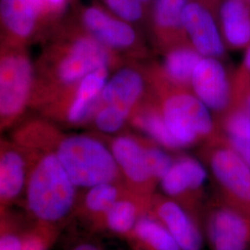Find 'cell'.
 <instances>
[{
	"label": "cell",
	"mask_w": 250,
	"mask_h": 250,
	"mask_svg": "<svg viewBox=\"0 0 250 250\" xmlns=\"http://www.w3.org/2000/svg\"><path fill=\"white\" fill-rule=\"evenodd\" d=\"M26 149L30 157L24 191L27 210L36 224L58 229L74 215L78 188L54 153Z\"/></svg>",
	"instance_id": "cell-1"
},
{
	"label": "cell",
	"mask_w": 250,
	"mask_h": 250,
	"mask_svg": "<svg viewBox=\"0 0 250 250\" xmlns=\"http://www.w3.org/2000/svg\"><path fill=\"white\" fill-rule=\"evenodd\" d=\"M33 149L54 153L78 188L122 182V173L111 150L88 135L72 134L53 140L52 134H36Z\"/></svg>",
	"instance_id": "cell-2"
},
{
	"label": "cell",
	"mask_w": 250,
	"mask_h": 250,
	"mask_svg": "<svg viewBox=\"0 0 250 250\" xmlns=\"http://www.w3.org/2000/svg\"><path fill=\"white\" fill-rule=\"evenodd\" d=\"M161 109L170 134L182 148L200 141L208 143L221 134L210 110L186 88L170 85Z\"/></svg>",
	"instance_id": "cell-3"
},
{
	"label": "cell",
	"mask_w": 250,
	"mask_h": 250,
	"mask_svg": "<svg viewBox=\"0 0 250 250\" xmlns=\"http://www.w3.org/2000/svg\"><path fill=\"white\" fill-rule=\"evenodd\" d=\"M203 158L219 197L250 220V167L222 134L206 143Z\"/></svg>",
	"instance_id": "cell-4"
},
{
	"label": "cell",
	"mask_w": 250,
	"mask_h": 250,
	"mask_svg": "<svg viewBox=\"0 0 250 250\" xmlns=\"http://www.w3.org/2000/svg\"><path fill=\"white\" fill-rule=\"evenodd\" d=\"M34 84V67L26 54L6 51L0 62V115L2 127L23 111Z\"/></svg>",
	"instance_id": "cell-5"
},
{
	"label": "cell",
	"mask_w": 250,
	"mask_h": 250,
	"mask_svg": "<svg viewBox=\"0 0 250 250\" xmlns=\"http://www.w3.org/2000/svg\"><path fill=\"white\" fill-rule=\"evenodd\" d=\"M207 178L208 172L200 161L181 155L173 159L160 186L166 197L178 202L199 222Z\"/></svg>",
	"instance_id": "cell-6"
},
{
	"label": "cell",
	"mask_w": 250,
	"mask_h": 250,
	"mask_svg": "<svg viewBox=\"0 0 250 250\" xmlns=\"http://www.w3.org/2000/svg\"><path fill=\"white\" fill-rule=\"evenodd\" d=\"M205 224L212 250H246L250 243V220L219 196L208 208Z\"/></svg>",
	"instance_id": "cell-7"
},
{
	"label": "cell",
	"mask_w": 250,
	"mask_h": 250,
	"mask_svg": "<svg viewBox=\"0 0 250 250\" xmlns=\"http://www.w3.org/2000/svg\"><path fill=\"white\" fill-rule=\"evenodd\" d=\"M191 87L195 96L217 118L233 106L232 75L219 59L203 57L194 71Z\"/></svg>",
	"instance_id": "cell-8"
},
{
	"label": "cell",
	"mask_w": 250,
	"mask_h": 250,
	"mask_svg": "<svg viewBox=\"0 0 250 250\" xmlns=\"http://www.w3.org/2000/svg\"><path fill=\"white\" fill-rule=\"evenodd\" d=\"M110 63L107 46L93 36L79 37L72 41L56 66L55 75L60 84L72 86L90 72Z\"/></svg>",
	"instance_id": "cell-9"
},
{
	"label": "cell",
	"mask_w": 250,
	"mask_h": 250,
	"mask_svg": "<svg viewBox=\"0 0 250 250\" xmlns=\"http://www.w3.org/2000/svg\"><path fill=\"white\" fill-rule=\"evenodd\" d=\"M110 150L127 188L134 193L153 197L158 183L149 170L145 141L131 135L114 138Z\"/></svg>",
	"instance_id": "cell-10"
},
{
	"label": "cell",
	"mask_w": 250,
	"mask_h": 250,
	"mask_svg": "<svg viewBox=\"0 0 250 250\" xmlns=\"http://www.w3.org/2000/svg\"><path fill=\"white\" fill-rule=\"evenodd\" d=\"M182 22L191 45L202 57L223 59L226 45L219 22L210 9L199 1L188 2Z\"/></svg>",
	"instance_id": "cell-11"
},
{
	"label": "cell",
	"mask_w": 250,
	"mask_h": 250,
	"mask_svg": "<svg viewBox=\"0 0 250 250\" xmlns=\"http://www.w3.org/2000/svg\"><path fill=\"white\" fill-rule=\"evenodd\" d=\"M152 214L168 229L182 250H202L203 236L197 220L180 205L165 195H154Z\"/></svg>",
	"instance_id": "cell-12"
},
{
	"label": "cell",
	"mask_w": 250,
	"mask_h": 250,
	"mask_svg": "<svg viewBox=\"0 0 250 250\" xmlns=\"http://www.w3.org/2000/svg\"><path fill=\"white\" fill-rule=\"evenodd\" d=\"M30 157L26 148L2 142L0 155V206L1 214L16 202L26 188Z\"/></svg>",
	"instance_id": "cell-13"
},
{
	"label": "cell",
	"mask_w": 250,
	"mask_h": 250,
	"mask_svg": "<svg viewBox=\"0 0 250 250\" xmlns=\"http://www.w3.org/2000/svg\"><path fill=\"white\" fill-rule=\"evenodd\" d=\"M153 197L129 191L111 206L99 230H106L127 239L132 234L139 219L150 211Z\"/></svg>",
	"instance_id": "cell-14"
},
{
	"label": "cell",
	"mask_w": 250,
	"mask_h": 250,
	"mask_svg": "<svg viewBox=\"0 0 250 250\" xmlns=\"http://www.w3.org/2000/svg\"><path fill=\"white\" fill-rule=\"evenodd\" d=\"M83 21L91 36L107 48L125 49L136 40L134 29L123 20L109 16L102 9L88 8L83 14Z\"/></svg>",
	"instance_id": "cell-15"
},
{
	"label": "cell",
	"mask_w": 250,
	"mask_h": 250,
	"mask_svg": "<svg viewBox=\"0 0 250 250\" xmlns=\"http://www.w3.org/2000/svg\"><path fill=\"white\" fill-rule=\"evenodd\" d=\"M144 88L145 82L139 72L131 68L122 69L107 81L101 94V106L114 108L129 116Z\"/></svg>",
	"instance_id": "cell-16"
},
{
	"label": "cell",
	"mask_w": 250,
	"mask_h": 250,
	"mask_svg": "<svg viewBox=\"0 0 250 250\" xmlns=\"http://www.w3.org/2000/svg\"><path fill=\"white\" fill-rule=\"evenodd\" d=\"M218 22L227 47L239 50L250 46V2L247 0H224L219 8Z\"/></svg>",
	"instance_id": "cell-17"
},
{
	"label": "cell",
	"mask_w": 250,
	"mask_h": 250,
	"mask_svg": "<svg viewBox=\"0 0 250 250\" xmlns=\"http://www.w3.org/2000/svg\"><path fill=\"white\" fill-rule=\"evenodd\" d=\"M130 190L124 182L105 183L88 188L79 198L74 216L80 217L91 224L94 229H99L105 215L118 199Z\"/></svg>",
	"instance_id": "cell-18"
},
{
	"label": "cell",
	"mask_w": 250,
	"mask_h": 250,
	"mask_svg": "<svg viewBox=\"0 0 250 250\" xmlns=\"http://www.w3.org/2000/svg\"><path fill=\"white\" fill-rule=\"evenodd\" d=\"M108 67L90 72L81 81L75 97L68 109L67 119L72 125H81L89 119L100 103L101 94L107 84Z\"/></svg>",
	"instance_id": "cell-19"
},
{
	"label": "cell",
	"mask_w": 250,
	"mask_h": 250,
	"mask_svg": "<svg viewBox=\"0 0 250 250\" xmlns=\"http://www.w3.org/2000/svg\"><path fill=\"white\" fill-rule=\"evenodd\" d=\"M45 0H1V20L10 34L24 39L34 33Z\"/></svg>",
	"instance_id": "cell-20"
},
{
	"label": "cell",
	"mask_w": 250,
	"mask_h": 250,
	"mask_svg": "<svg viewBox=\"0 0 250 250\" xmlns=\"http://www.w3.org/2000/svg\"><path fill=\"white\" fill-rule=\"evenodd\" d=\"M127 239L135 250H182L168 229L151 211L139 219Z\"/></svg>",
	"instance_id": "cell-21"
},
{
	"label": "cell",
	"mask_w": 250,
	"mask_h": 250,
	"mask_svg": "<svg viewBox=\"0 0 250 250\" xmlns=\"http://www.w3.org/2000/svg\"><path fill=\"white\" fill-rule=\"evenodd\" d=\"M202 58L192 45H173L165 56L162 76L171 84L187 89L191 86L193 73Z\"/></svg>",
	"instance_id": "cell-22"
},
{
	"label": "cell",
	"mask_w": 250,
	"mask_h": 250,
	"mask_svg": "<svg viewBox=\"0 0 250 250\" xmlns=\"http://www.w3.org/2000/svg\"><path fill=\"white\" fill-rule=\"evenodd\" d=\"M188 0H156L154 17L163 42L167 45L183 44L186 33L182 15Z\"/></svg>",
	"instance_id": "cell-23"
},
{
	"label": "cell",
	"mask_w": 250,
	"mask_h": 250,
	"mask_svg": "<svg viewBox=\"0 0 250 250\" xmlns=\"http://www.w3.org/2000/svg\"><path fill=\"white\" fill-rule=\"evenodd\" d=\"M217 125L227 142L250 167V118L232 107L217 118Z\"/></svg>",
	"instance_id": "cell-24"
},
{
	"label": "cell",
	"mask_w": 250,
	"mask_h": 250,
	"mask_svg": "<svg viewBox=\"0 0 250 250\" xmlns=\"http://www.w3.org/2000/svg\"><path fill=\"white\" fill-rule=\"evenodd\" d=\"M133 125L148 135L153 142H156L166 149L178 150L182 148L170 134L162 116L161 109H146V111L134 117Z\"/></svg>",
	"instance_id": "cell-25"
},
{
	"label": "cell",
	"mask_w": 250,
	"mask_h": 250,
	"mask_svg": "<svg viewBox=\"0 0 250 250\" xmlns=\"http://www.w3.org/2000/svg\"><path fill=\"white\" fill-rule=\"evenodd\" d=\"M57 234V228L36 223L33 229L24 233L22 250H48Z\"/></svg>",
	"instance_id": "cell-26"
},
{
	"label": "cell",
	"mask_w": 250,
	"mask_h": 250,
	"mask_svg": "<svg viewBox=\"0 0 250 250\" xmlns=\"http://www.w3.org/2000/svg\"><path fill=\"white\" fill-rule=\"evenodd\" d=\"M233 106L250 118V74L239 67L232 74Z\"/></svg>",
	"instance_id": "cell-27"
},
{
	"label": "cell",
	"mask_w": 250,
	"mask_h": 250,
	"mask_svg": "<svg viewBox=\"0 0 250 250\" xmlns=\"http://www.w3.org/2000/svg\"><path fill=\"white\" fill-rule=\"evenodd\" d=\"M127 118L128 116L114 108L101 106L96 113L95 125L103 133L114 134L124 126Z\"/></svg>",
	"instance_id": "cell-28"
},
{
	"label": "cell",
	"mask_w": 250,
	"mask_h": 250,
	"mask_svg": "<svg viewBox=\"0 0 250 250\" xmlns=\"http://www.w3.org/2000/svg\"><path fill=\"white\" fill-rule=\"evenodd\" d=\"M105 2L117 16L126 21H136L143 15L142 3L139 0H105Z\"/></svg>",
	"instance_id": "cell-29"
},
{
	"label": "cell",
	"mask_w": 250,
	"mask_h": 250,
	"mask_svg": "<svg viewBox=\"0 0 250 250\" xmlns=\"http://www.w3.org/2000/svg\"><path fill=\"white\" fill-rule=\"evenodd\" d=\"M25 232H19L2 220L0 250H22Z\"/></svg>",
	"instance_id": "cell-30"
},
{
	"label": "cell",
	"mask_w": 250,
	"mask_h": 250,
	"mask_svg": "<svg viewBox=\"0 0 250 250\" xmlns=\"http://www.w3.org/2000/svg\"><path fill=\"white\" fill-rule=\"evenodd\" d=\"M66 0H45V9L59 10L63 8Z\"/></svg>",
	"instance_id": "cell-31"
},
{
	"label": "cell",
	"mask_w": 250,
	"mask_h": 250,
	"mask_svg": "<svg viewBox=\"0 0 250 250\" xmlns=\"http://www.w3.org/2000/svg\"><path fill=\"white\" fill-rule=\"evenodd\" d=\"M72 250H102L100 247L97 246L94 243H89V242H83L76 245Z\"/></svg>",
	"instance_id": "cell-32"
},
{
	"label": "cell",
	"mask_w": 250,
	"mask_h": 250,
	"mask_svg": "<svg viewBox=\"0 0 250 250\" xmlns=\"http://www.w3.org/2000/svg\"><path fill=\"white\" fill-rule=\"evenodd\" d=\"M204 3V5H206L205 3H208V7L209 8V9H211L212 8V6H216L217 5V2L219 1V0H202Z\"/></svg>",
	"instance_id": "cell-33"
},
{
	"label": "cell",
	"mask_w": 250,
	"mask_h": 250,
	"mask_svg": "<svg viewBox=\"0 0 250 250\" xmlns=\"http://www.w3.org/2000/svg\"><path fill=\"white\" fill-rule=\"evenodd\" d=\"M139 1H140L142 4H144V3H146H146H147L149 0H139Z\"/></svg>",
	"instance_id": "cell-34"
},
{
	"label": "cell",
	"mask_w": 250,
	"mask_h": 250,
	"mask_svg": "<svg viewBox=\"0 0 250 250\" xmlns=\"http://www.w3.org/2000/svg\"><path fill=\"white\" fill-rule=\"evenodd\" d=\"M247 1H248V2H250V0H247Z\"/></svg>",
	"instance_id": "cell-35"
}]
</instances>
